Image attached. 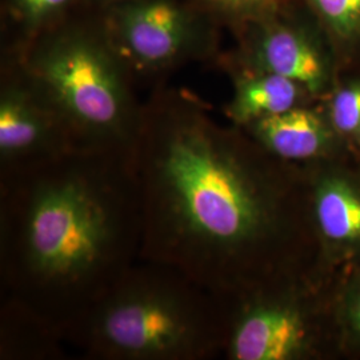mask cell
<instances>
[{"label":"cell","instance_id":"obj_15","mask_svg":"<svg viewBox=\"0 0 360 360\" xmlns=\"http://www.w3.org/2000/svg\"><path fill=\"white\" fill-rule=\"evenodd\" d=\"M71 3L72 0H7V11L26 38L35 40L62 18Z\"/></svg>","mask_w":360,"mask_h":360},{"label":"cell","instance_id":"obj_9","mask_svg":"<svg viewBox=\"0 0 360 360\" xmlns=\"http://www.w3.org/2000/svg\"><path fill=\"white\" fill-rule=\"evenodd\" d=\"M266 18L232 67L288 77L315 99H324L335 84L334 65L303 32Z\"/></svg>","mask_w":360,"mask_h":360},{"label":"cell","instance_id":"obj_6","mask_svg":"<svg viewBox=\"0 0 360 360\" xmlns=\"http://www.w3.org/2000/svg\"><path fill=\"white\" fill-rule=\"evenodd\" d=\"M104 35L134 77H154L215 53L210 13L183 0H117Z\"/></svg>","mask_w":360,"mask_h":360},{"label":"cell","instance_id":"obj_4","mask_svg":"<svg viewBox=\"0 0 360 360\" xmlns=\"http://www.w3.org/2000/svg\"><path fill=\"white\" fill-rule=\"evenodd\" d=\"M15 60L60 116L77 150L134 154L143 107L103 30L40 35Z\"/></svg>","mask_w":360,"mask_h":360},{"label":"cell","instance_id":"obj_17","mask_svg":"<svg viewBox=\"0 0 360 360\" xmlns=\"http://www.w3.org/2000/svg\"><path fill=\"white\" fill-rule=\"evenodd\" d=\"M323 19L339 37L352 39L360 34V0H311Z\"/></svg>","mask_w":360,"mask_h":360},{"label":"cell","instance_id":"obj_2","mask_svg":"<svg viewBox=\"0 0 360 360\" xmlns=\"http://www.w3.org/2000/svg\"><path fill=\"white\" fill-rule=\"evenodd\" d=\"M132 155L74 150L0 176L1 296L67 336L141 255Z\"/></svg>","mask_w":360,"mask_h":360},{"label":"cell","instance_id":"obj_11","mask_svg":"<svg viewBox=\"0 0 360 360\" xmlns=\"http://www.w3.org/2000/svg\"><path fill=\"white\" fill-rule=\"evenodd\" d=\"M230 67L233 95L224 114L232 126H245L316 101L303 86L270 72Z\"/></svg>","mask_w":360,"mask_h":360},{"label":"cell","instance_id":"obj_16","mask_svg":"<svg viewBox=\"0 0 360 360\" xmlns=\"http://www.w3.org/2000/svg\"><path fill=\"white\" fill-rule=\"evenodd\" d=\"M207 13L229 19L257 22L276 13L284 0H196Z\"/></svg>","mask_w":360,"mask_h":360},{"label":"cell","instance_id":"obj_12","mask_svg":"<svg viewBox=\"0 0 360 360\" xmlns=\"http://www.w3.org/2000/svg\"><path fill=\"white\" fill-rule=\"evenodd\" d=\"M65 345L62 334L38 312L16 299L1 296L0 359H62Z\"/></svg>","mask_w":360,"mask_h":360},{"label":"cell","instance_id":"obj_7","mask_svg":"<svg viewBox=\"0 0 360 360\" xmlns=\"http://www.w3.org/2000/svg\"><path fill=\"white\" fill-rule=\"evenodd\" d=\"M77 150L63 120L13 59L0 86V176Z\"/></svg>","mask_w":360,"mask_h":360},{"label":"cell","instance_id":"obj_10","mask_svg":"<svg viewBox=\"0 0 360 360\" xmlns=\"http://www.w3.org/2000/svg\"><path fill=\"white\" fill-rule=\"evenodd\" d=\"M242 129L269 154L297 166L354 155L335 131L326 108L312 103L260 119Z\"/></svg>","mask_w":360,"mask_h":360},{"label":"cell","instance_id":"obj_3","mask_svg":"<svg viewBox=\"0 0 360 360\" xmlns=\"http://www.w3.org/2000/svg\"><path fill=\"white\" fill-rule=\"evenodd\" d=\"M226 300L183 272L138 260L67 336L92 360L223 356Z\"/></svg>","mask_w":360,"mask_h":360},{"label":"cell","instance_id":"obj_8","mask_svg":"<svg viewBox=\"0 0 360 360\" xmlns=\"http://www.w3.org/2000/svg\"><path fill=\"white\" fill-rule=\"evenodd\" d=\"M303 168L319 267L339 274L360 262V160L351 155Z\"/></svg>","mask_w":360,"mask_h":360},{"label":"cell","instance_id":"obj_1","mask_svg":"<svg viewBox=\"0 0 360 360\" xmlns=\"http://www.w3.org/2000/svg\"><path fill=\"white\" fill-rule=\"evenodd\" d=\"M142 200L139 260L223 299L324 272L303 166L218 124L198 98L163 90L143 107L132 154Z\"/></svg>","mask_w":360,"mask_h":360},{"label":"cell","instance_id":"obj_18","mask_svg":"<svg viewBox=\"0 0 360 360\" xmlns=\"http://www.w3.org/2000/svg\"><path fill=\"white\" fill-rule=\"evenodd\" d=\"M96 1H99V3H104V4H112V3H115L117 0H96Z\"/></svg>","mask_w":360,"mask_h":360},{"label":"cell","instance_id":"obj_13","mask_svg":"<svg viewBox=\"0 0 360 360\" xmlns=\"http://www.w3.org/2000/svg\"><path fill=\"white\" fill-rule=\"evenodd\" d=\"M335 307L343 359L360 360V262L338 274Z\"/></svg>","mask_w":360,"mask_h":360},{"label":"cell","instance_id":"obj_5","mask_svg":"<svg viewBox=\"0 0 360 360\" xmlns=\"http://www.w3.org/2000/svg\"><path fill=\"white\" fill-rule=\"evenodd\" d=\"M338 274L288 276L227 297V360L343 359Z\"/></svg>","mask_w":360,"mask_h":360},{"label":"cell","instance_id":"obj_14","mask_svg":"<svg viewBox=\"0 0 360 360\" xmlns=\"http://www.w3.org/2000/svg\"><path fill=\"white\" fill-rule=\"evenodd\" d=\"M324 99L333 127L360 160V77L334 84Z\"/></svg>","mask_w":360,"mask_h":360}]
</instances>
